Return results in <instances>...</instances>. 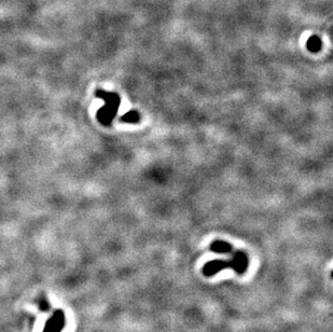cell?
Wrapping results in <instances>:
<instances>
[{"label": "cell", "instance_id": "obj_1", "mask_svg": "<svg viewBox=\"0 0 333 332\" xmlns=\"http://www.w3.org/2000/svg\"><path fill=\"white\" fill-rule=\"evenodd\" d=\"M96 96L101 98L105 102V106L97 110L96 117H97V120L101 124L108 126L114 121L118 114V110H119L121 102L120 96L116 93L105 92L103 90H97L96 91Z\"/></svg>", "mask_w": 333, "mask_h": 332}, {"label": "cell", "instance_id": "obj_2", "mask_svg": "<svg viewBox=\"0 0 333 332\" xmlns=\"http://www.w3.org/2000/svg\"><path fill=\"white\" fill-rule=\"evenodd\" d=\"M227 269H232L234 271L235 269V262L233 258L231 260H221V259H216V260H212L207 262L204 267H203L202 272L205 275L206 277H212L213 275L218 274L219 272L223 271Z\"/></svg>", "mask_w": 333, "mask_h": 332}, {"label": "cell", "instance_id": "obj_3", "mask_svg": "<svg viewBox=\"0 0 333 332\" xmlns=\"http://www.w3.org/2000/svg\"><path fill=\"white\" fill-rule=\"evenodd\" d=\"M65 324V314L61 309H59V311H55L52 316L48 319L46 326H44L43 332H61V330L64 329Z\"/></svg>", "mask_w": 333, "mask_h": 332}, {"label": "cell", "instance_id": "obj_4", "mask_svg": "<svg viewBox=\"0 0 333 332\" xmlns=\"http://www.w3.org/2000/svg\"><path fill=\"white\" fill-rule=\"evenodd\" d=\"M232 258L235 262L234 272L239 275L245 274L248 270V267H249V258H248V255L242 250H236Z\"/></svg>", "mask_w": 333, "mask_h": 332}, {"label": "cell", "instance_id": "obj_5", "mask_svg": "<svg viewBox=\"0 0 333 332\" xmlns=\"http://www.w3.org/2000/svg\"><path fill=\"white\" fill-rule=\"evenodd\" d=\"M233 247L231 244H229L228 241H214L211 245V250L214 254H221V255H227L231 254L232 252Z\"/></svg>", "mask_w": 333, "mask_h": 332}, {"label": "cell", "instance_id": "obj_6", "mask_svg": "<svg viewBox=\"0 0 333 332\" xmlns=\"http://www.w3.org/2000/svg\"><path fill=\"white\" fill-rule=\"evenodd\" d=\"M321 44L323 43H321V40L317 36H312L306 42V48L308 49V51L313 52V53H317L320 51Z\"/></svg>", "mask_w": 333, "mask_h": 332}, {"label": "cell", "instance_id": "obj_7", "mask_svg": "<svg viewBox=\"0 0 333 332\" xmlns=\"http://www.w3.org/2000/svg\"><path fill=\"white\" fill-rule=\"evenodd\" d=\"M140 120V116L137 111L131 110L123 115L121 118V121L124 123H129V124H134V123H138Z\"/></svg>", "mask_w": 333, "mask_h": 332}, {"label": "cell", "instance_id": "obj_8", "mask_svg": "<svg viewBox=\"0 0 333 332\" xmlns=\"http://www.w3.org/2000/svg\"><path fill=\"white\" fill-rule=\"evenodd\" d=\"M48 307H49V304H48L47 300H46V299H43V300L41 301V303H40V308L43 309V311H47Z\"/></svg>", "mask_w": 333, "mask_h": 332}]
</instances>
